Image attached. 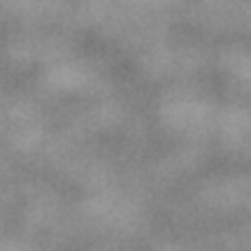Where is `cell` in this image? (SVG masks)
Instances as JSON below:
<instances>
[]
</instances>
